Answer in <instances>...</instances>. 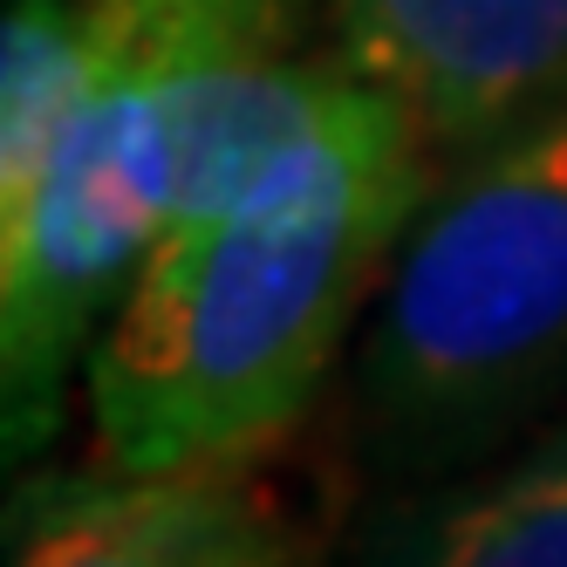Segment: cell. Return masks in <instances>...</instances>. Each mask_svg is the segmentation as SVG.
Masks as SVG:
<instances>
[{
	"label": "cell",
	"instance_id": "obj_1",
	"mask_svg": "<svg viewBox=\"0 0 567 567\" xmlns=\"http://www.w3.org/2000/svg\"><path fill=\"white\" fill-rule=\"evenodd\" d=\"M424 131L355 83L239 206L165 226L90 355L110 472H233L288 431L424 213Z\"/></svg>",
	"mask_w": 567,
	"mask_h": 567
},
{
	"label": "cell",
	"instance_id": "obj_3",
	"mask_svg": "<svg viewBox=\"0 0 567 567\" xmlns=\"http://www.w3.org/2000/svg\"><path fill=\"white\" fill-rule=\"evenodd\" d=\"M567 370V96L485 137L396 247L362 383L396 431H472Z\"/></svg>",
	"mask_w": 567,
	"mask_h": 567
},
{
	"label": "cell",
	"instance_id": "obj_6",
	"mask_svg": "<svg viewBox=\"0 0 567 567\" xmlns=\"http://www.w3.org/2000/svg\"><path fill=\"white\" fill-rule=\"evenodd\" d=\"M377 567H567V431L424 506Z\"/></svg>",
	"mask_w": 567,
	"mask_h": 567
},
{
	"label": "cell",
	"instance_id": "obj_7",
	"mask_svg": "<svg viewBox=\"0 0 567 567\" xmlns=\"http://www.w3.org/2000/svg\"><path fill=\"white\" fill-rule=\"evenodd\" d=\"M83 75V0H14L0 34V206L34 185Z\"/></svg>",
	"mask_w": 567,
	"mask_h": 567
},
{
	"label": "cell",
	"instance_id": "obj_2",
	"mask_svg": "<svg viewBox=\"0 0 567 567\" xmlns=\"http://www.w3.org/2000/svg\"><path fill=\"white\" fill-rule=\"evenodd\" d=\"M295 0H83V75L34 185L0 206L8 444H42L75 349L172 226L178 144L233 62L288 49Z\"/></svg>",
	"mask_w": 567,
	"mask_h": 567
},
{
	"label": "cell",
	"instance_id": "obj_5",
	"mask_svg": "<svg viewBox=\"0 0 567 567\" xmlns=\"http://www.w3.org/2000/svg\"><path fill=\"white\" fill-rule=\"evenodd\" d=\"M274 526L233 472H110L28 506L21 567H274Z\"/></svg>",
	"mask_w": 567,
	"mask_h": 567
},
{
	"label": "cell",
	"instance_id": "obj_4",
	"mask_svg": "<svg viewBox=\"0 0 567 567\" xmlns=\"http://www.w3.org/2000/svg\"><path fill=\"white\" fill-rule=\"evenodd\" d=\"M329 14L342 62L431 144L478 151L567 96V0H329Z\"/></svg>",
	"mask_w": 567,
	"mask_h": 567
}]
</instances>
